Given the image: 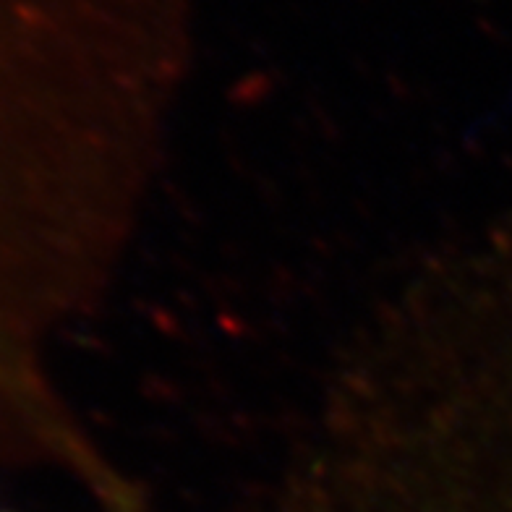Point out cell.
<instances>
[{
  "label": "cell",
  "mask_w": 512,
  "mask_h": 512,
  "mask_svg": "<svg viewBox=\"0 0 512 512\" xmlns=\"http://www.w3.org/2000/svg\"><path fill=\"white\" fill-rule=\"evenodd\" d=\"M228 512H512V476L429 416H353L290 434Z\"/></svg>",
  "instance_id": "6da1fadb"
},
{
  "label": "cell",
  "mask_w": 512,
  "mask_h": 512,
  "mask_svg": "<svg viewBox=\"0 0 512 512\" xmlns=\"http://www.w3.org/2000/svg\"><path fill=\"white\" fill-rule=\"evenodd\" d=\"M0 512H6V510H0Z\"/></svg>",
  "instance_id": "7a4b0ae2"
}]
</instances>
